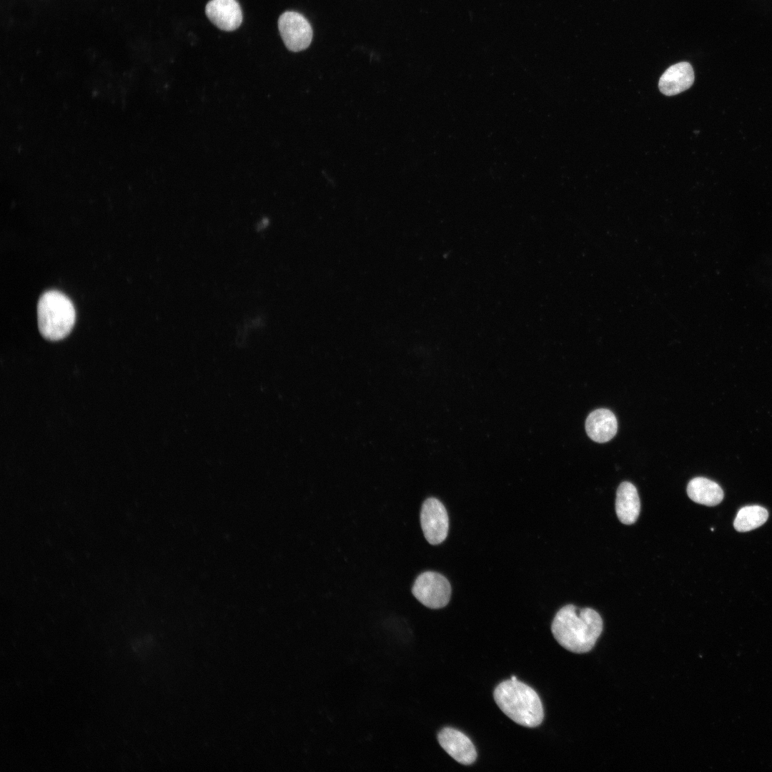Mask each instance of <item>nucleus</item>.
<instances>
[{
	"label": "nucleus",
	"instance_id": "7",
	"mask_svg": "<svg viewBox=\"0 0 772 772\" xmlns=\"http://www.w3.org/2000/svg\"><path fill=\"white\" fill-rule=\"evenodd\" d=\"M440 746L457 762L470 765L477 758V752L471 740L463 733L452 728H444L437 735Z\"/></svg>",
	"mask_w": 772,
	"mask_h": 772
},
{
	"label": "nucleus",
	"instance_id": "1",
	"mask_svg": "<svg viewBox=\"0 0 772 772\" xmlns=\"http://www.w3.org/2000/svg\"><path fill=\"white\" fill-rule=\"evenodd\" d=\"M599 613L590 608L578 609L566 605L555 614L551 631L557 642L566 650L575 653L589 652L603 630Z\"/></svg>",
	"mask_w": 772,
	"mask_h": 772
},
{
	"label": "nucleus",
	"instance_id": "13",
	"mask_svg": "<svg viewBox=\"0 0 772 772\" xmlns=\"http://www.w3.org/2000/svg\"><path fill=\"white\" fill-rule=\"evenodd\" d=\"M768 518L767 510L760 505H748L741 508L733 522L738 532H748L764 524Z\"/></svg>",
	"mask_w": 772,
	"mask_h": 772
},
{
	"label": "nucleus",
	"instance_id": "12",
	"mask_svg": "<svg viewBox=\"0 0 772 772\" xmlns=\"http://www.w3.org/2000/svg\"><path fill=\"white\" fill-rule=\"evenodd\" d=\"M687 494L694 502L707 505L715 506L723 498V491L716 482L703 477H697L687 486Z\"/></svg>",
	"mask_w": 772,
	"mask_h": 772
},
{
	"label": "nucleus",
	"instance_id": "6",
	"mask_svg": "<svg viewBox=\"0 0 772 772\" xmlns=\"http://www.w3.org/2000/svg\"><path fill=\"white\" fill-rule=\"evenodd\" d=\"M420 524L425 538L431 545L442 543L448 533L449 519L443 504L437 498L425 500L420 511Z\"/></svg>",
	"mask_w": 772,
	"mask_h": 772
},
{
	"label": "nucleus",
	"instance_id": "2",
	"mask_svg": "<svg viewBox=\"0 0 772 772\" xmlns=\"http://www.w3.org/2000/svg\"><path fill=\"white\" fill-rule=\"evenodd\" d=\"M493 698L500 709L515 723L528 728L540 726L544 718L542 702L529 686L518 680H507L494 690Z\"/></svg>",
	"mask_w": 772,
	"mask_h": 772
},
{
	"label": "nucleus",
	"instance_id": "3",
	"mask_svg": "<svg viewBox=\"0 0 772 772\" xmlns=\"http://www.w3.org/2000/svg\"><path fill=\"white\" fill-rule=\"evenodd\" d=\"M37 317L41 335L56 341L69 334L75 323L76 313L73 303L65 295L50 290L39 300Z\"/></svg>",
	"mask_w": 772,
	"mask_h": 772
},
{
	"label": "nucleus",
	"instance_id": "11",
	"mask_svg": "<svg viewBox=\"0 0 772 772\" xmlns=\"http://www.w3.org/2000/svg\"><path fill=\"white\" fill-rule=\"evenodd\" d=\"M640 503L636 488L627 481L618 488L615 511L619 520L625 525L634 523L640 514Z\"/></svg>",
	"mask_w": 772,
	"mask_h": 772
},
{
	"label": "nucleus",
	"instance_id": "4",
	"mask_svg": "<svg viewBox=\"0 0 772 772\" xmlns=\"http://www.w3.org/2000/svg\"><path fill=\"white\" fill-rule=\"evenodd\" d=\"M412 592L425 606L439 609L449 603L451 586L448 580L442 575L437 572L426 571L417 576Z\"/></svg>",
	"mask_w": 772,
	"mask_h": 772
},
{
	"label": "nucleus",
	"instance_id": "8",
	"mask_svg": "<svg viewBox=\"0 0 772 772\" xmlns=\"http://www.w3.org/2000/svg\"><path fill=\"white\" fill-rule=\"evenodd\" d=\"M205 12L209 20L224 31L235 30L242 21V10L236 0H211Z\"/></svg>",
	"mask_w": 772,
	"mask_h": 772
},
{
	"label": "nucleus",
	"instance_id": "5",
	"mask_svg": "<svg viewBox=\"0 0 772 772\" xmlns=\"http://www.w3.org/2000/svg\"><path fill=\"white\" fill-rule=\"evenodd\" d=\"M278 28L284 45L292 51H302L312 41V26L307 19L298 12L283 13L278 19Z\"/></svg>",
	"mask_w": 772,
	"mask_h": 772
},
{
	"label": "nucleus",
	"instance_id": "10",
	"mask_svg": "<svg viewBox=\"0 0 772 772\" xmlns=\"http://www.w3.org/2000/svg\"><path fill=\"white\" fill-rule=\"evenodd\" d=\"M618 422L613 412L600 408L590 412L585 421L588 437L595 442L603 443L610 440L616 434Z\"/></svg>",
	"mask_w": 772,
	"mask_h": 772
},
{
	"label": "nucleus",
	"instance_id": "9",
	"mask_svg": "<svg viewBox=\"0 0 772 772\" xmlns=\"http://www.w3.org/2000/svg\"><path fill=\"white\" fill-rule=\"evenodd\" d=\"M692 66L686 61L668 67L658 82L661 93L666 96L676 95L689 89L694 81Z\"/></svg>",
	"mask_w": 772,
	"mask_h": 772
}]
</instances>
